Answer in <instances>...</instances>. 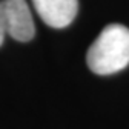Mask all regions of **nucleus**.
Instances as JSON below:
<instances>
[{
  "mask_svg": "<svg viewBox=\"0 0 129 129\" xmlns=\"http://www.w3.org/2000/svg\"><path fill=\"white\" fill-rule=\"evenodd\" d=\"M86 63L94 74L109 75L129 64V29L120 23L108 25L91 45Z\"/></svg>",
  "mask_w": 129,
  "mask_h": 129,
  "instance_id": "1",
  "label": "nucleus"
},
{
  "mask_svg": "<svg viewBox=\"0 0 129 129\" xmlns=\"http://www.w3.org/2000/svg\"><path fill=\"white\" fill-rule=\"evenodd\" d=\"M6 34L17 42H29L36 34L32 14L26 0H2Z\"/></svg>",
  "mask_w": 129,
  "mask_h": 129,
  "instance_id": "2",
  "label": "nucleus"
},
{
  "mask_svg": "<svg viewBox=\"0 0 129 129\" xmlns=\"http://www.w3.org/2000/svg\"><path fill=\"white\" fill-rule=\"evenodd\" d=\"M40 19L51 28H66L78 11V0H32Z\"/></svg>",
  "mask_w": 129,
  "mask_h": 129,
  "instance_id": "3",
  "label": "nucleus"
},
{
  "mask_svg": "<svg viewBox=\"0 0 129 129\" xmlns=\"http://www.w3.org/2000/svg\"><path fill=\"white\" fill-rule=\"evenodd\" d=\"M6 36V22H5V12H3V6H2V0H0V46L3 45Z\"/></svg>",
  "mask_w": 129,
  "mask_h": 129,
  "instance_id": "4",
  "label": "nucleus"
}]
</instances>
